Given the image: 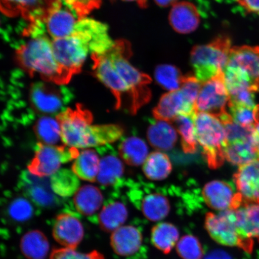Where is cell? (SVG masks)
I'll use <instances>...</instances> for the list:
<instances>
[{
    "mask_svg": "<svg viewBox=\"0 0 259 259\" xmlns=\"http://www.w3.org/2000/svg\"><path fill=\"white\" fill-rule=\"evenodd\" d=\"M16 49L15 58L19 67L29 76L58 85H66L70 81L54 57L52 38L47 31H38Z\"/></svg>",
    "mask_w": 259,
    "mask_h": 259,
    "instance_id": "2",
    "label": "cell"
},
{
    "mask_svg": "<svg viewBox=\"0 0 259 259\" xmlns=\"http://www.w3.org/2000/svg\"><path fill=\"white\" fill-rule=\"evenodd\" d=\"M252 138H253L255 147H256L259 154V121H257L254 126L253 131H252Z\"/></svg>",
    "mask_w": 259,
    "mask_h": 259,
    "instance_id": "44",
    "label": "cell"
},
{
    "mask_svg": "<svg viewBox=\"0 0 259 259\" xmlns=\"http://www.w3.org/2000/svg\"><path fill=\"white\" fill-rule=\"evenodd\" d=\"M178 255L183 259H202L203 250L198 239L193 235L181 238L177 245Z\"/></svg>",
    "mask_w": 259,
    "mask_h": 259,
    "instance_id": "37",
    "label": "cell"
},
{
    "mask_svg": "<svg viewBox=\"0 0 259 259\" xmlns=\"http://www.w3.org/2000/svg\"><path fill=\"white\" fill-rule=\"evenodd\" d=\"M132 54L131 43L119 39L105 53L92 54V59L94 75L111 91L115 99V108L126 107L136 114L150 102L151 92L148 85L152 79L130 63Z\"/></svg>",
    "mask_w": 259,
    "mask_h": 259,
    "instance_id": "1",
    "label": "cell"
},
{
    "mask_svg": "<svg viewBox=\"0 0 259 259\" xmlns=\"http://www.w3.org/2000/svg\"><path fill=\"white\" fill-rule=\"evenodd\" d=\"M176 128L171 123L155 120L149 127L147 137L150 144L157 150H171L177 141Z\"/></svg>",
    "mask_w": 259,
    "mask_h": 259,
    "instance_id": "24",
    "label": "cell"
},
{
    "mask_svg": "<svg viewBox=\"0 0 259 259\" xmlns=\"http://www.w3.org/2000/svg\"><path fill=\"white\" fill-rule=\"evenodd\" d=\"M172 166L169 157L159 151L149 155L143 166L145 176L151 180H163L169 176Z\"/></svg>",
    "mask_w": 259,
    "mask_h": 259,
    "instance_id": "33",
    "label": "cell"
},
{
    "mask_svg": "<svg viewBox=\"0 0 259 259\" xmlns=\"http://www.w3.org/2000/svg\"><path fill=\"white\" fill-rule=\"evenodd\" d=\"M34 156L27 167L29 172L35 177H51L60 170L61 165L74 160L80 153L78 149L66 145L58 146L38 143Z\"/></svg>",
    "mask_w": 259,
    "mask_h": 259,
    "instance_id": "9",
    "label": "cell"
},
{
    "mask_svg": "<svg viewBox=\"0 0 259 259\" xmlns=\"http://www.w3.org/2000/svg\"><path fill=\"white\" fill-rule=\"evenodd\" d=\"M34 132L41 144L56 145L61 141L60 125L56 118L42 116L35 122Z\"/></svg>",
    "mask_w": 259,
    "mask_h": 259,
    "instance_id": "35",
    "label": "cell"
},
{
    "mask_svg": "<svg viewBox=\"0 0 259 259\" xmlns=\"http://www.w3.org/2000/svg\"><path fill=\"white\" fill-rule=\"evenodd\" d=\"M77 20L69 8L62 7L49 16L45 27L52 39L67 37L73 34Z\"/></svg>",
    "mask_w": 259,
    "mask_h": 259,
    "instance_id": "23",
    "label": "cell"
},
{
    "mask_svg": "<svg viewBox=\"0 0 259 259\" xmlns=\"http://www.w3.org/2000/svg\"><path fill=\"white\" fill-rule=\"evenodd\" d=\"M235 212L236 225L241 237L252 245V239L259 241V203L242 202Z\"/></svg>",
    "mask_w": 259,
    "mask_h": 259,
    "instance_id": "20",
    "label": "cell"
},
{
    "mask_svg": "<svg viewBox=\"0 0 259 259\" xmlns=\"http://www.w3.org/2000/svg\"><path fill=\"white\" fill-rule=\"evenodd\" d=\"M122 161L115 154H108L100 158L97 181L104 186H111L119 183L124 174Z\"/></svg>",
    "mask_w": 259,
    "mask_h": 259,
    "instance_id": "30",
    "label": "cell"
},
{
    "mask_svg": "<svg viewBox=\"0 0 259 259\" xmlns=\"http://www.w3.org/2000/svg\"><path fill=\"white\" fill-rule=\"evenodd\" d=\"M201 86L195 76H184L180 89L161 96L153 110L154 117L171 123L178 116L195 115L196 102Z\"/></svg>",
    "mask_w": 259,
    "mask_h": 259,
    "instance_id": "7",
    "label": "cell"
},
{
    "mask_svg": "<svg viewBox=\"0 0 259 259\" xmlns=\"http://www.w3.org/2000/svg\"><path fill=\"white\" fill-rule=\"evenodd\" d=\"M154 2L158 6L166 8L176 4L178 3V0H154Z\"/></svg>",
    "mask_w": 259,
    "mask_h": 259,
    "instance_id": "45",
    "label": "cell"
},
{
    "mask_svg": "<svg viewBox=\"0 0 259 259\" xmlns=\"http://www.w3.org/2000/svg\"><path fill=\"white\" fill-rule=\"evenodd\" d=\"M53 235L55 240L64 248L76 249L83 238V227L76 217L62 213L55 221Z\"/></svg>",
    "mask_w": 259,
    "mask_h": 259,
    "instance_id": "16",
    "label": "cell"
},
{
    "mask_svg": "<svg viewBox=\"0 0 259 259\" xmlns=\"http://www.w3.org/2000/svg\"><path fill=\"white\" fill-rule=\"evenodd\" d=\"M246 11L259 14V0H236Z\"/></svg>",
    "mask_w": 259,
    "mask_h": 259,
    "instance_id": "42",
    "label": "cell"
},
{
    "mask_svg": "<svg viewBox=\"0 0 259 259\" xmlns=\"http://www.w3.org/2000/svg\"><path fill=\"white\" fill-rule=\"evenodd\" d=\"M194 116L180 115L171 122L180 135L183 150L187 154H193L196 151L197 140Z\"/></svg>",
    "mask_w": 259,
    "mask_h": 259,
    "instance_id": "31",
    "label": "cell"
},
{
    "mask_svg": "<svg viewBox=\"0 0 259 259\" xmlns=\"http://www.w3.org/2000/svg\"><path fill=\"white\" fill-rule=\"evenodd\" d=\"M169 21L171 27L178 33L189 34L199 27L200 16L198 9L193 3L180 2L171 7Z\"/></svg>",
    "mask_w": 259,
    "mask_h": 259,
    "instance_id": "19",
    "label": "cell"
},
{
    "mask_svg": "<svg viewBox=\"0 0 259 259\" xmlns=\"http://www.w3.org/2000/svg\"><path fill=\"white\" fill-rule=\"evenodd\" d=\"M151 189L149 186H144L142 190L137 187L132 196L146 218L152 222L160 221L169 214L170 202L164 192L158 190L152 192Z\"/></svg>",
    "mask_w": 259,
    "mask_h": 259,
    "instance_id": "15",
    "label": "cell"
},
{
    "mask_svg": "<svg viewBox=\"0 0 259 259\" xmlns=\"http://www.w3.org/2000/svg\"><path fill=\"white\" fill-rule=\"evenodd\" d=\"M111 245L116 254L127 257L140 250L142 235L139 230L133 226H122L112 232Z\"/></svg>",
    "mask_w": 259,
    "mask_h": 259,
    "instance_id": "21",
    "label": "cell"
},
{
    "mask_svg": "<svg viewBox=\"0 0 259 259\" xmlns=\"http://www.w3.org/2000/svg\"><path fill=\"white\" fill-rule=\"evenodd\" d=\"M231 40L226 35L206 45L193 47L190 54L194 76L202 83L224 72L228 63Z\"/></svg>",
    "mask_w": 259,
    "mask_h": 259,
    "instance_id": "5",
    "label": "cell"
},
{
    "mask_svg": "<svg viewBox=\"0 0 259 259\" xmlns=\"http://www.w3.org/2000/svg\"><path fill=\"white\" fill-rule=\"evenodd\" d=\"M73 34L85 42L92 54H104L115 44L109 37L108 26L93 19H78Z\"/></svg>",
    "mask_w": 259,
    "mask_h": 259,
    "instance_id": "14",
    "label": "cell"
},
{
    "mask_svg": "<svg viewBox=\"0 0 259 259\" xmlns=\"http://www.w3.org/2000/svg\"><path fill=\"white\" fill-rule=\"evenodd\" d=\"M103 197L98 188L86 185L79 188L74 194L73 202L77 211L85 216H91L101 207Z\"/></svg>",
    "mask_w": 259,
    "mask_h": 259,
    "instance_id": "25",
    "label": "cell"
},
{
    "mask_svg": "<svg viewBox=\"0 0 259 259\" xmlns=\"http://www.w3.org/2000/svg\"><path fill=\"white\" fill-rule=\"evenodd\" d=\"M205 226L210 237L219 244L238 247L248 252L252 251V245L239 234L235 210H223L218 213L208 212L206 215Z\"/></svg>",
    "mask_w": 259,
    "mask_h": 259,
    "instance_id": "10",
    "label": "cell"
},
{
    "mask_svg": "<svg viewBox=\"0 0 259 259\" xmlns=\"http://www.w3.org/2000/svg\"><path fill=\"white\" fill-rule=\"evenodd\" d=\"M257 106H229L230 114L236 124L242 127L253 128L257 121Z\"/></svg>",
    "mask_w": 259,
    "mask_h": 259,
    "instance_id": "38",
    "label": "cell"
},
{
    "mask_svg": "<svg viewBox=\"0 0 259 259\" xmlns=\"http://www.w3.org/2000/svg\"><path fill=\"white\" fill-rule=\"evenodd\" d=\"M223 73L229 93L246 90L258 92L259 47H232Z\"/></svg>",
    "mask_w": 259,
    "mask_h": 259,
    "instance_id": "4",
    "label": "cell"
},
{
    "mask_svg": "<svg viewBox=\"0 0 259 259\" xmlns=\"http://www.w3.org/2000/svg\"><path fill=\"white\" fill-rule=\"evenodd\" d=\"M119 156L128 165L138 166L144 163L148 156L147 144L137 137H129L121 142L118 147Z\"/></svg>",
    "mask_w": 259,
    "mask_h": 259,
    "instance_id": "29",
    "label": "cell"
},
{
    "mask_svg": "<svg viewBox=\"0 0 259 259\" xmlns=\"http://www.w3.org/2000/svg\"><path fill=\"white\" fill-rule=\"evenodd\" d=\"M54 57L65 74L71 80L80 72L90 53L88 46L75 34L52 40Z\"/></svg>",
    "mask_w": 259,
    "mask_h": 259,
    "instance_id": "11",
    "label": "cell"
},
{
    "mask_svg": "<svg viewBox=\"0 0 259 259\" xmlns=\"http://www.w3.org/2000/svg\"><path fill=\"white\" fill-rule=\"evenodd\" d=\"M77 19L87 17L94 10L99 9L103 0H63Z\"/></svg>",
    "mask_w": 259,
    "mask_h": 259,
    "instance_id": "39",
    "label": "cell"
},
{
    "mask_svg": "<svg viewBox=\"0 0 259 259\" xmlns=\"http://www.w3.org/2000/svg\"><path fill=\"white\" fill-rule=\"evenodd\" d=\"M225 154L226 159L229 163L239 166L259 160V154L252 134L250 137L227 142Z\"/></svg>",
    "mask_w": 259,
    "mask_h": 259,
    "instance_id": "22",
    "label": "cell"
},
{
    "mask_svg": "<svg viewBox=\"0 0 259 259\" xmlns=\"http://www.w3.org/2000/svg\"><path fill=\"white\" fill-rule=\"evenodd\" d=\"M20 249L22 253L28 259H45L50 250V244L43 232L34 230L22 236Z\"/></svg>",
    "mask_w": 259,
    "mask_h": 259,
    "instance_id": "27",
    "label": "cell"
},
{
    "mask_svg": "<svg viewBox=\"0 0 259 259\" xmlns=\"http://www.w3.org/2000/svg\"><path fill=\"white\" fill-rule=\"evenodd\" d=\"M9 212L11 218L15 221L25 222L33 214V208L27 200L18 198L10 205Z\"/></svg>",
    "mask_w": 259,
    "mask_h": 259,
    "instance_id": "40",
    "label": "cell"
},
{
    "mask_svg": "<svg viewBox=\"0 0 259 259\" xmlns=\"http://www.w3.org/2000/svg\"><path fill=\"white\" fill-rule=\"evenodd\" d=\"M1 11L9 18L21 17L29 24L45 21L63 7L62 0H1Z\"/></svg>",
    "mask_w": 259,
    "mask_h": 259,
    "instance_id": "13",
    "label": "cell"
},
{
    "mask_svg": "<svg viewBox=\"0 0 259 259\" xmlns=\"http://www.w3.org/2000/svg\"><path fill=\"white\" fill-rule=\"evenodd\" d=\"M154 76L159 85L169 92L180 89L184 77L177 67L169 64L157 66Z\"/></svg>",
    "mask_w": 259,
    "mask_h": 259,
    "instance_id": "36",
    "label": "cell"
},
{
    "mask_svg": "<svg viewBox=\"0 0 259 259\" xmlns=\"http://www.w3.org/2000/svg\"><path fill=\"white\" fill-rule=\"evenodd\" d=\"M100 158L95 150L87 148L80 152L72 166L73 172L80 180L95 182L98 176Z\"/></svg>",
    "mask_w": 259,
    "mask_h": 259,
    "instance_id": "26",
    "label": "cell"
},
{
    "mask_svg": "<svg viewBox=\"0 0 259 259\" xmlns=\"http://www.w3.org/2000/svg\"><path fill=\"white\" fill-rule=\"evenodd\" d=\"M229 102L224 73H222L202 83L196 102V112L208 113L222 119L229 114L227 111Z\"/></svg>",
    "mask_w": 259,
    "mask_h": 259,
    "instance_id": "12",
    "label": "cell"
},
{
    "mask_svg": "<svg viewBox=\"0 0 259 259\" xmlns=\"http://www.w3.org/2000/svg\"><path fill=\"white\" fill-rule=\"evenodd\" d=\"M202 196L207 205L214 210H234L236 194L231 184L223 181H213L206 184Z\"/></svg>",
    "mask_w": 259,
    "mask_h": 259,
    "instance_id": "18",
    "label": "cell"
},
{
    "mask_svg": "<svg viewBox=\"0 0 259 259\" xmlns=\"http://www.w3.org/2000/svg\"><path fill=\"white\" fill-rule=\"evenodd\" d=\"M122 1L137 3L139 7L142 9L147 8L148 6V0H122Z\"/></svg>",
    "mask_w": 259,
    "mask_h": 259,
    "instance_id": "46",
    "label": "cell"
},
{
    "mask_svg": "<svg viewBox=\"0 0 259 259\" xmlns=\"http://www.w3.org/2000/svg\"><path fill=\"white\" fill-rule=\"evenodd\" d=\"M204 259H232L226 252L222 250H215L210 252Z\"/></svg>",
    "mask_w": 259,
    "mask_h": 259,
    "instance_id": "43",
    "label": "cell"
},
{
    "mask_svg": "<svg viewBox=\"0 0 259 259\" xmlns=\"http://www.w3.org/2000/svg\"><path fill=\"white\" fill-rule=\"evenodd\" d=\"M127 217L128 210L124 203L112 202L103 207L98 216V222L103 231L113 232L124 224Z\"/></svg>",
    "mask_w": 259,
    "mask_h": 259,
    "instance_id": "28",
    "label": "cell"
},
{
    "mask_svg": "<svg viewBox=\"0 0 259 259\" xmlns=\"http://www.w3.org/2000/svg\"><path fill=\"white\" fill-rule=\"evenodd\" d=\"M71 97L72 93L66 85H58L40 77L32 81L29 86V103L34 111L42 114L60 113Z\"/></svg>",
    "mask_w": 259,
    "mask_h": 259,
    "instance_id": "8",
    "label": "cell"
},
{
    "mask_svg": "<svg viewBox=\"0 0 259 259\" xmlns=\"http://www.w3.org/2000/svg\"><path fill=\"white\" fill-rule=\"evenodd\" d=\"M79 179L72 170L60 169L51 177V189L61 197L72 196L79 189Z\"/></svg>",
    "mask_w": 259,
    "mask_h": 259,
    "instance_id": "34",
    "label": "cell"
},
{
    "mask_svg": "<svg viewBox=\"0 0 259 259\" xmlns=\"http://www.w3.org/2000/svg\"><path fill=\"white\" fill-rule=\"evenodd\" d=\"M234 180L242 202L259 203V160L239 166Z\"/></svg>",
    "mask_w": 259,
    "mask_h": 259,
    "instance_id": "17",
    "label": "cell"
},
{
    "mask_svg": "<svg viewBox=\"0 0 259 259\" xmlns=\"http://www.w3.org/2000/svg\"><path fill=\"white\" fill-rule=\"evenodd\" d=\"M197 142L210 169H218L224 163L227 145L224 125L216 116L204 112L194 116Z\"/></svg>",
    "mask_w": 259,
    "mask_h": 259,
    "instance_id": "6",
    "label": "cell"
},
{
    "mask_svg": "<svg viewBox=\"0 0 259 259\" xmlns=\"http://www.w3.org/2000/svg\"><path fill=\"white\" fill-rule=\"evenodd\" d=\"M50 259H105L102 254L97 251L89 253H82L75 249L62 248L55 249L51 252Z\"/></svg>",
    "mask_w": 259,
    "mask_h": 259,
    "instance_id": "41",
    "label": "cell"
},
{
    "mask_svg": "<svg viewBox=\"0 0 259 259\" xmlns=\"http://www.w3.org/2000/svg\"><path fill=\"white\" fill-rule=\"evenodd\" d=\"M179 231L176 226L168 223L155 225L151 231V241L158 250L169 254L179 238Z\"/></svg>",
    "mask_w": 259,
    "mask_h": 259,
    "instance_id": "32",
    "label": "cell"
},
{
    "mask_svg": "<svg viewBox=\"0 0 259 259\" xmlns=\"http://www.w3.org/2000/svg\"><path fill=\"white\" fill-rule=\"evenodd\" d=\"M56 119L61 128V141L64 145L76 149L99 147L101 141L100 125H93V116L80 104L58 113Z\"/></svg>",
    "mask_w": 259,
    "mask_h": 259,
    "instance_id": "3",
    "label": "cell"
}]
</instances>
